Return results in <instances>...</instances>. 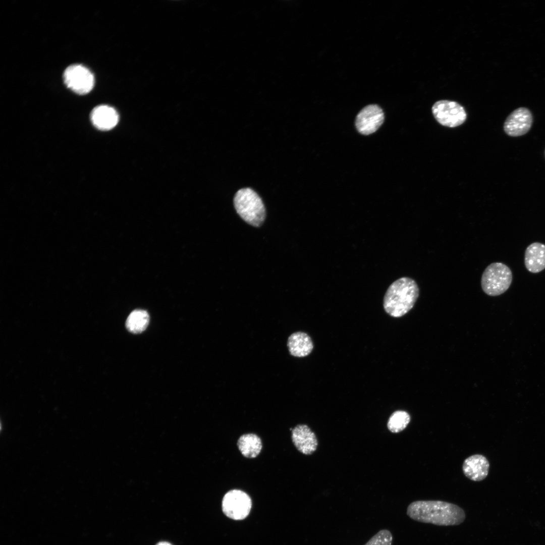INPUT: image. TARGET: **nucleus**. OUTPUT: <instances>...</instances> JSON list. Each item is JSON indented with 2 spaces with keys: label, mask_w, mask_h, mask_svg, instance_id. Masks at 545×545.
<instances>
[{
  "label": "nucleus",
  "mask_w": 545,
  "mask_h": 545,
  "mask_svg": "<svg viewBox=\"0 0 545 545\" xmlns=\"http://www.w3.org/2000/svg\"><path fill=\"white\" fill-rule=\"evenodd\" d=\"M149 321V316L146 311L136 309L131 312L127 317L126 326L129 332L138 334L146 329Z\"/></svg>",
  "instance_id": "obj_16"
},
{
  "label": "nucleus",
  "mask_w": 545,
  "mask_h": 545,
  "mask_svg": "<svg viewBox=\"0 0 545 545\" xmlns=\"http://www.w3.org/2000/svg\"><path fill=\"white\" fill-rule=\"evenodd\" d=\"M533 123L531 112L526 107H519L513 111L504 124V130L509 136L518 137L526 134Z\"/></svg>",
  "instance_id": "obj_9"
},
{
  "label": "nucleus",
  "mask_w": 545,
  "mask_h": 545,
  "mask_svg": "<svg viewBox=\"0 0 545 545\" xmlns=\"http://www.w3.org/2000/svg\"><path fill=\"white\" fill-rule=\"evenodd\" d=\"M251 500L244 492L232 489L223 497L222 509L228 517L234 520H242L249 514L251 508Z\"/></svg>",
  "instance_id": "obj_6"
},
{
  "label": "nucleus",
  "mask_w": 545,
  "mask_h": 545,
  "mask_svg": "<svg viewBox=\"0 0 545 545\" xmlns=\"http://www.w3.org/2000/svg\"><path fill=\"white\" fill-rule=\"evenodd\" d=\"M292 440L297 449L305 455L312 454L318 445L315 434L305 424H298L292 429Z\"/></svg>",
  "instance_id": "obj_10"
},
{
  "label": "nucleus",
  "mask_w": 545,
  "mask_h": 545,
  "mask_svg": "<svg viewBox=\"0 0 545 545\" xmlns=\"http://www.w3.org/2000/svg\"><path fill=\"white\" fill-rule=\"evenodd\" d=\"M63 78L66 86L80 95L89 93L94 84L92 73L81 65H72L67 67L64 73Z\"/></svg>",
  "instance_id": "obj_7"
},
{
  "label": "nucleus",
  "mask_w": 545,
  "mask_h": 545,
  "mask_svg": "<svg viewBox=\"0 0 545 545\" xmlns=\"http://www.w3.org/2000/svg\"><path fill=\"white\" fill-rule=\"evenodd\" d=\"M235 209L240 216L248 224L259 227L265 217V209L259 196L250 188L239 190L234 196Z\"/></svg>",
  "instance_id": "obj_3"
},
{
  "label": "nucleus",
  "mask_w": 545,
  "mask_h": 545,
  "mask_svg": "<svg viewBox=\"0 0 545 545\" xmlns=\"http://www.w3.org/2000/svg\"><path fill=\"white\" fill-rule=\"evenodd\" d=\"M393 535L390 530L383 529L379 530L364 545H392Z\"/></svg>",
  "instance_id": "obj_18"
},
{
  "label": "nucleus",
  "mask_w": 545,
  "mask_h": 545,
  "mask_svg": "<svg viewBox=\"0 0 545 545\" xmlns=\"http://www.w3.org/2000/svg\"><path fill=\"white\" fill-rule=\"evenodd\" d=\"M435 120L442 126L455 128L463 124L467 119L464 107L458 102L450 100L436 101L431 107Z\"/></svg>",
  "instance_id": "obj_5"
},
{
  "label": "nucleus",
  "mask_w": 545,
  "mask_h": 545,
  "mask_svg": "<svg viewBox=\"0 0 545 545\" xmlns=\"http://www.w3.org/2000/svg\"><path fill=\"white\" fill-rule=\"evenodd\" d=\"M489 467V462L485 456L475 454L464 460L462 470L467 478L474 481H479L486 478Z\"/></svg>",
  "instance_id": "obj_11"
},
{
  "label": "nucleus",
  "mask_w": 545,
  "mask_h": 545,
  "mask_svg": "<svg viewBox=\"0 0 545 545\" xmlns=\"http://www.w3.org/2000/svg\"><path fill=\"white\" fill-rule=\"evenodd\" d=\"M384 113L376 104H369L363 108L358 114L355 125L358 131L365 135L375 132L384 121Z\"/></svg>",
  "instance_id": "obj_8"
},
{
  "label": "nucleus",
  "mask_w": 545,
  "mask_h": 545,
  "mask_svg": "<svg viewBox=\"0 0 545 545\" xmlns=\"http://www.w3.org/2000/svg\"><path fill=\"white\" fill-rule=\"evenodd\" d=\"M156 545H172L170 543L167 541H161L157 543Z\"/></svg>",
  "instance_id": "obj_19"
},
{
  "label": "nucleus",
  "mask_w": 545,
  "mask_h": 545,
  "mask_svg": "<svg viewBox=\"0 0 545 545\" xmlns=\"http://www.w3.org/2000/svg\"><path fill=\"white\" fill-rule=\"evenodd\" d=\"M407 515L418 522L439 526H454L463 523L466 517L464 511L451 503L435 500H420L410 503Z\"/></svg>",
  "instance_id": "obj_1"
},
{
  "label": "nucleus",
  "mask_w": 545,
  "mask_h": 545,
  "mask_svg": "<svg viewBox=\"0 0 545 545\" xmlns=\"http://www.w3.org/2000/svg\"><path fill=\"white\" fill-rule=\"evenodd\" d=\"M513 280L511 269L505 264L493 262L483 271L480 284L482 291L488 296H497L505 293Z\"/></svg>",
  "instance_id": "obj_4"
},
{
  "label": "nucleus",
  "mask_w": 545,
  "mask_h": 545,
  "mask_svg": "<svg viewBox=\"0 0 545 545\" xmlns=\"http://www.w3.org/2000/svg\"><path fill=\"white\" fill-rule=\"evenodd\" d=\"M410 421V416L406 411L398 410L394 412L389 418L387 426L393 433L404 430Z\"/></svg>",
  "instance_id": "obj_17"
},
{
  "label": "nucleus",
  "mask_w": 545,
  "mask_h": 545,
  "mask_svg": "<svg viewBox=\"0 0 545 545\" xmlns=\"http://www.w3.org/2000/svg\"><path fill=\"white\" fill-rule=\"evenodd\" d=\"M237 445L241 454L248 458L256 457L262 449L261 440L254 433L241 435L238 440Z\"/></svg>",
  "instance_id": "obj_15"
},
{
  "label": "nucleus",
  "mask_w": 545,
  "mask_h": 545,
  "mask_svg": "<svg viewBox=\"0 0 545 545\" xmlns=\"http://www.w3.org/2000/svg\"><path fill=\"white\" fill-rule=\"evenodd\" d=\"M90 118L94 126L101 130L113 129L119 121L117 111L114 108L105 105H99L93 108Z\"/></svg>",
  "instance_id": "obj_12"
},
{
  "label": "nucleus",
  "mask_w": 545,
  "mask_h": 545,
  "mask_svg": "<svg viewBox=\"0 0 545 545\" xmlns=\"http://www.w3.org/2000/svg\"><path fill=\"white\" fill-rule=\"evenodd\" d=\"M419 295V289L413 279L404 277L393 282L383 300L385 311L394 317H400L414 306Z\"/></svg>",
  "instance_id": "obj_2"
},
{
  "label": "nucleus",
  "mask_w": 545,
  "mask_h": 545,
  "mask_svg": "<svg viewBox=\"0 0 545 545\" xmlns=\"http://www.w3.org/2000/svg\"><path fill=\"white\" fill-rule=\"evenodd\" d=\"M524 264L530 272L536 274L545 269V245L533 242L526 248L524 253Z\"/></svg>",
  "instance_id": "obj_13"
},
{
  "label": "nucleus",
  "mask_w": 545,
  "mask_h": 545,
  "mask_svg": "<svg viewBox=\"0 0 545 545\" xmlns=\"http://www.w3.org/2000/svg\"><path fill=\"white\" fill-rule=\"evenodd\" d=\"M287 346L291 355L303 357L308 355L313 348L310 337L305 333L298 332L291 335L288 339Z\"/></svg>",
  "instance_id": "obj_14"
}]
</instances>
